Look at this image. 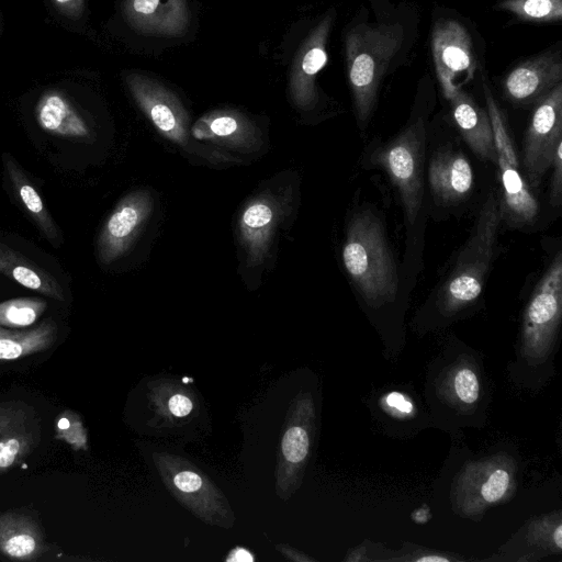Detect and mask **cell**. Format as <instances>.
<instances>
[{
	"label": "cell",
	"instance_id": "cell-15",
	"mask_svg": "<svg viewBox=\"0 0 562 562\" xmlns=\"http://www.w3.org/2000/svg\"><path fill=\"white\" fill-rule=\"evenodd\" d=\"M562 79V60L559 50H547L520 63L505 78L507 97L518 103L539 99Z\"/></svg>",
	"mask_w": 562,
	"mask_h": 562
},
{
	"label": "cell",
	"instance_id": "cell-5",
	"mask_svg": "<svg viewBox=\"0 0 562 562\" xmlns=\"http://www.w3.org/2000/svg\"><path fill=\"white\" fill-rule=\"evenodd\" d=\"M487 114L491 121L496 162L499 167L502 182V218L510 226L530 225L539 212V204L530 191L520 169L517 154L496 101L490 89L484 86Z\"/></svg>",
	"mask_w": 562,
	"mask_h": 562
},
{
	"label": "cell",
	"instance_id": "cell-17",
	"mask_svg": "<svg viewBox=\"0 0 562 562\" xmlns=\"http://www.w3.org/2000/svg\"><path fill=\"white\" fill-rule=\"evenodd\" d=\"M428 177L435 196L445 202L463 199L473 187L469 160L462 153L451 149H442L434 155Z\"/></svg>",
	"mask_w": 562,
	"mask_h": 562
},
{
	"label": "cell",
	"instance_id": "cell-11",
	"mask_svg": "<svg viewBox=\"0 0 562 562\" xmlns=\"http://www.w3.org/2000/svg\"><path fill=\"white\" fill-rule=\"evenodd\" d=\"M562 307V254L559 251L528 302L524 333L530 346L543 345L559 323Z\"/></svg>",
	"mask_w": 562,
	"mask_h": 562
},
{
	"label": "cell",
	"instance_id": "cell-10",
	"mask_svg": "<svg viewBox=\"0 0 562 562\" xmlns=\"http://www.w3.org/2000/svg\"><path fill=\"white\" fill-rule=\"evenodd\" d=\"M334 22V12H328L303 41L290 70V94L293 103L310 110L317 100L316 77L327 64V42Z\"/></svg>",
	"mask_w": 562,
	"mask_h": 562
},
{
	"label": "cell",
	"instance_id": "cell-35",
	"mask_svg": "<svg viewBox=\"0 0 562 562\" xmlns=\"http://www.w3.org/2000/svg\"><path fill=\"white\" fill-rule=\"evenodd\" d=\"M553 542L555 543L558 549L562 547V526L558 525L553 532Z\"/></svg>",
	"mask_w": 562,
	"mask_h": 562
},
{
	"label": "cell",
	"instance_id": "cell-30",
	"mask_svg": "<svg viewBox=\"0 0 562 562\" xmlns=\"http://www.w3.org/2000/svg\"><path fill=\"white\" fill-rule=\"evenodd\" d=\"M173 484L184 493H194L201 488L203 481L198 473L181 471L175 475Z\"/></svg>",
	"mask_w": 562,
	"mask_h": 562
},
{
	"label": "cell",
	"instance_id": "cell-6",
	"mask_svg": "<svg viewBox=\"0 0 562 562\" xmlns=\"http://www.w3.org/2000/svg\"><path fill=\"white\" fill-rule=\"evenodd\" d=\"M424 138V126L418 121L373 155L374 164L383 167L397 187L411 224L423 199Z\"/></svg>",
	"mask_w": 562,
	"mask_h": 562
},
{
	"label": "cell",
	"instance_id": "cell-23",
	"mask_svg": "<svg viewBox=\"0 0 562 562\" xmlns=\"http://www.w3.org/2000/svg\"><path fill=\"white\" fill-rule=\"evenodd\" d=\"M40 547L35 527L26 519L7 516L0 519V550L15 559L33 555Z\"/></svg>",
	"mask_w": 562,
	"mask_h": 562
},
{
	"label": "cell",
	"instance_id": "cell-16",
	"mask_svg": "<svg viewBox=\"0 0 562 562\" xmlns=\"http://www.w3.org/2000/svg\"><path fill=\"white\" fill-rule=\"evenodd\" d=\"M34 114L40 127L48 134L83 142L92 139L87 121L58 91L43 93L35 105Z\"/></svg>",
	"mask_w": 562,
	"mask_h": 562
},
{
	"label": "cell",
	"instance_id": "cell-18",
	"mask_svg": "<svg viewBox=\"0 0 562 562\" xmlns=\"http://www.w3.org/2000/svg\"><path fill=\"white\" fill-rule=\"evenodd\" d=\"M453 119L471 149L482 159L496 161L491 121L487 114L462 89L449 100Z\"/></svg>",
	"mask_w": 562,
	"mask_h": 562
},
{
	"label": "cell",
	"instance_id": "cell-3",
	"mask_svg": "<svg viewBox=\"0 0 562 562\" xmlns=\"http://www.w3.org/2000/svg\"><path fill=\"white\" fill-rule=\"evenodd\" d=\"M501 220L499 201L492 192L481 207L454 269L441 288L440 303L445 311H457L481 294L493 260Z\"/></svg>",
	"mask_w": 562,
	"mask_h": 562
},
{
	"label": "cell",
	"instance_id": "cell-21",
	"mask_svg": "<svg viewBox=\"0 0 562 562\" xmlns=\"http://www.w3.org/2000/svg\"><path fill=\"white\" fill-rule=\"evenodd\" d=\"M29 425L25 413L0 409V472L14 465L31 450L35 431Z\"/></svg>",
	"mask_w": 562,
	"mask_h": 562
},
{
	"label": "cell",
	"instance_id": "cell-13",
	"mask_svg": "<svg viewBox=\"0 0 562 562\" xmlns=\"http://www.w3.org/2000/svg\"><path fill=\"white\" fill-rule=\"evenodd\" d=\"M193 139L206 142L236 153L258 151L262 145L257 125L244 113L233 109H217L202 115L190 128Z\"/></svg>",
	"mask_w": 562,
	"mask_h": 562
},
{
	"label": "cell",
	"instance_id": "cell-14",
	"mask_svg": "<svg viewBox=\"0 0 562 562\" xmlns=\"http://www.w3.org/2000/svg\"><path fill=\"white\" fill-rule=\"evenodd\" d=\"M123 13L135 30L156 36H182L190 23L187 0H124Z\"/></svg>",
	"mask_w": 562,
	"mask_h": 562
},
{
	"label": "cell",
	"instance_id": "cell-27",
	"mask_svg": "<svg viewBox=\"0 0 562 562\" xmlns=\"http://www.w3.org/2000/svg\"><path fill=\"white\" fill-rule=\"evenodd\" d=\"M310 439L302 427L294 426L286 430L282 440L284 458L292 462H301L308 452Z\"/></svg>",
	"mask_w": 562,
	"mask_h": 562
},
{
	"label": "cell",
	"instance_id": "cell-22",
	"mask_svg": "<svg viewBox=\"0 0 562 562\" xmlns=\"http://www.w3.org/2000/svg\"><path fill=\"white\" fill-rule=\"evenodd\" d=\"M57 326L46 319L26 330H12L0 327V360H14L48 348L56 339Z\"/></svg>",
	"mask_w": 562,
	"mask_h": 562
},
{
	"label": "cell",
	"instance_id": "cell-34",
	"mask_svg": "<svg viewBox=\"0 0 562 562\" xmlns=\"http://www.w3.org/2000/svg\"><path fill=\"white\" fill-rule=\"evenodd\" d=\"M228 560H233V561H252V557H251V554L248 551H246L244 549H237L234 552H232V554L228 558Z\"/></svg>",
	"mask_w": 562,
	"mask_h": 562
},
{
	"label": "cell",
	"instance_id": "cell-12",
	"mask_svg": "<svg viewBox=\"0 0 562 562\" xmlns=\"http://www.w3.org/2000/svg\"><path fill=\"white\" fill-rule=\"evenodd\" d=\"M285 206V198L265 192L243 209L238 221L239 240L250 266L265 261Z\"/></svg>",
	"mask_w": 562,
	"mask_h": 562
},
{
	"label": "cell",
	"instance_id": "cell-36",
	"mask_svg": "<svg viewBox=\"0 0 562 562\" xmlns=\"http://www.w3.org/2000/svg\"><path fill=\"white\" fill-rule=\"evenodd\" d=\"M417 561L419 562H446L448 561L447 558L440 557V555H426L418 558Z\"/></svg>",
	"mask_w": 562,
	"mask_h": 562
},
{
	"label": "cell",
	"instance_id": "cell-32",
	"mask_svg": "<svg viewBox=\"0 0 562 562\" xmlns=\"http://www.w3.org/2000/svg\"><path fill=\"white\" fill-rule=\"evenodd\" d=\"M169 408L173 415L182 417L191 412L192 403L187 396L176 394L169 401Z\"/></svg>",
	"mask_w": 562,
	"mask_h": 562
},
{
	"label": "cell",
	"instance_id": "cell-31",
	"mask_svg": "<svg viewBox=\"0 0 562 562\" xmlns=\"http://www.w3.org/2000/svg\"><path fill=\"white\" fill-rule=\"evenodd\" d=\"M386 405L403 414H409L413 411L411 401L401 393L393 392L385 397Z\"/></svg>",
	"mask_w": 562,
	"mask_h": 562
},
{
	"label": "cell",
	"instance_id": "cell-1",
	"mask_svg": "<svg viewBox=\"0 0 562 562\" xmlns=\"http://www.w3.org/2000/svg\"><path fill=\"white\" fill-rule=\"evenodd\" d=\"M403 40L398 23L359 24L346 33L347 74L359 122L369 119L380 82Z\"/></svg>",
	"mask_w": 562,
	"mask_h": 562
},
{
	"label": "cell",
	"instance_id": "cell-29",
	"mask_svg": "<svg viewBox=\"0 0 562 562\" xmlns=\"http://www.w3.org/2000/svg\"><path fill=\"white\" fill-rule=\"evenodd\" d=\"M562 142L558 144L552 156L550 166L553 168L551 188H550V203L553 206L561 205L562 198Z\"/></svg>",
	"mask_w": 562,
	"mask_h": 562
},
{
	"label": "cell",
	"instance_id": "cell-7",
	"mask_svg": "<svg viewBox=\"0 0 562 562\" xmlns=\"http://www.w3.org/2000/svg\"><path fill=\"white\" fill-rule=\"evenodd\" d=\"M562 142V82L538 99L528 126L522 165L529 184L539 186L549 169L553 153Z\"/></svg>",
	"mask_w": 562,
	"mask_h": 562
},
{
	"label": "cell",
	"instance_id": "cell-8",
	"mask_svg": "<svg viewBox=\"0 0 562 562\" xmlns=\"http://www.w3.org/2000/svg\"><path fill=\"white\" fill-rule=\"evenodd\" d=\"M431 50L442 93L449 100L470 81L476 70L472 40L456 20H440L432 29Z\"/></svg>",
	"mask_w": 562,
	"mask_h": 562
},
{
	"label": "cell",
	"instance_id": "cell-2",
	"mask_svg": "<svg viewBox=\"0 0 562 562\" xmlns=\"http://www.w3.org/2000/svg\"><path fill=\"white\" fill-rule=\"evenodd\" d=\"M342 260L347 272L370 304L390 300L396 293V268L383 228L371 213H359L351 220Z\"/></svg>",
	"mask_w": 562,
	"mask_h": 562
},
{
	"label": "cell",
	"instance_id": "cell-9",
	"mask_svg": "<svg viewBox=\"0 0 562 562\" xmlns=\"http://www.w3.org/2000/svg\"><path fill=\"white\" fill-rule=\"evenodd\" d=\"M151 210L153 198L146 190L133 191L116 204L97 239V255L102 265L116 261L130 250Z\"/></svg>",
	"mask_w": 562,
	"mask_h": 562
},
{
	"label": "cell",
	"instance_id": "cell-4",
	"mask_svg": "<svg viewBox=\"0 0 562 562\" xmlns=\"http://www.w3.org/2000/svg\"><path fill=\"white\" fill-rule=\"evenodd\" d=\"M127 88L142 112L156 130L184 151L212 162H231L232 158L196 143L190 134L189 114L169 88L146 75L132 72L125 78Z\"/></svg>",
	"mask_w": 562,
	"mask_h": 562
},
{
	"label": "cell",
	"instance_id": "cell-19",
	"mask_svg": "<svg viewBox=\"0 0 562 562\" xmlns=\"http://www.w3.org/2000/svg\"><path fill=\"white\" fill-rule=\"evenodd\" d=\"M2 159L19 203L48 241L58 247L63 241V237L36 188L9 154H3Z\"/></svg>",
	"mask_w": 562,
	"mask_h": 562
},
{
	"label": "cell",
	"instance_id": "cell-25",
	"mask_svg": "<svg viewBox=\"0 0 562 562\" xmlns=\"http://www.w3.org/2000/svg\"><path fill=\"white\" fill-rule=\"evenodd\" d=\"M475 480H470L469 491L474 490L475 496L484 503H495L507 492L510 484L509 472L496 465H483L475 473Z\"/></svg>",
	"mask_w": 562,
	"mask_h": 562
},
{
	"label": "cell",
	"instance_id": "cell-26",
	"mask_svg": "<svg viewBox=\"0 0 562 562\" xmlns=\"http://www.w3.org/2000/svg\"><path fill=\"white\" fill-rule=\"evenodd\" d=\"M499 8L524 21L553 22L562 18V0H504Z\"/></svg>",
	"mask_w": 562,
	"mask_h": 562
},
{
	"label": "cell",
	"instance_id": "cell-20",
	"mask_svg": "<svg viewBox=\"0 0 562 562\" xmlns=\"http://www.w3.org/2000/svg\"><path fill=\"white\" fill-rule=\"evenodd\" d=\"M0 273L24 288L57 301L65 300L61 285L50 273L3 243H0Z\"/></svg>",
	"mask_w": 562,
	"mask_h": 562
},
{
	"label": "cell",
	"instance_id": "cell-28",
	"mask_svg": "<svg viewBox=\"0 0 562 562\" xmlns=\"http://www.w3.org/2000/svg\"><path fill=\"white\" fill-rule=\"evenodd\" d=\"M453 384L456 394L461 402L472 404L477 400L480 384L475 373L471 369H460L456 373Z\"/></svg>",
	"mask_w": 562,
	"mask_h": 562
},
{
	"label": "cell",
	"instance_id": "cell-33",
	"mask_svg": "<svg viewBox=\"0 0 562 562\" xmlns=\"http://www.w3.org/2000/svg\"><path fill=\"white\" fill-rule=\"evenodd\" d=\"M57 8L67 12L68 14L75 11V14L81 9L82 0H52Z\"/></svg>",
	"mask_w": 562,
	"mask_h": 562
},
{
	"label": "cell",
	"instance_id": "cell-24",
	"mask_svg": "<svg viewBox=\"0 0 562 562\" xmlns=\"http://www.w3.org/2000/svg\"><path fill=\"white\" fill-rule=\"evenodd\" d=\"M47 302L38 297H16L0 302V326L23 328L34 324Z\"/></svg>",
	"mask_w": 562,
	"mask_h": 562
}]
</instances>
